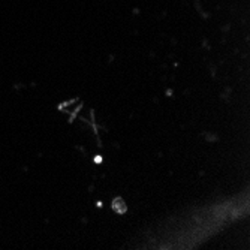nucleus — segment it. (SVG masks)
I'll list each match as a JSON object with an SVG mask.
<instances>
[{
    "instance_id": "nucleus-1",
    "label": "nucleus",
    "mask_w": 250,
    "mask_h": 250,
    "mask_svg": "<svg viewBox=\"0 0 250 250\" xmlns=\"http://www.w3.org/2000/svg\"><path fill=\"white\" fill-rule=\"evenodd\" d=\"M112 208H114L117 213H125L126 211V204L123 202V199L117 198V199H114V202H112Z\"/></svg>"
}]
</instances>
